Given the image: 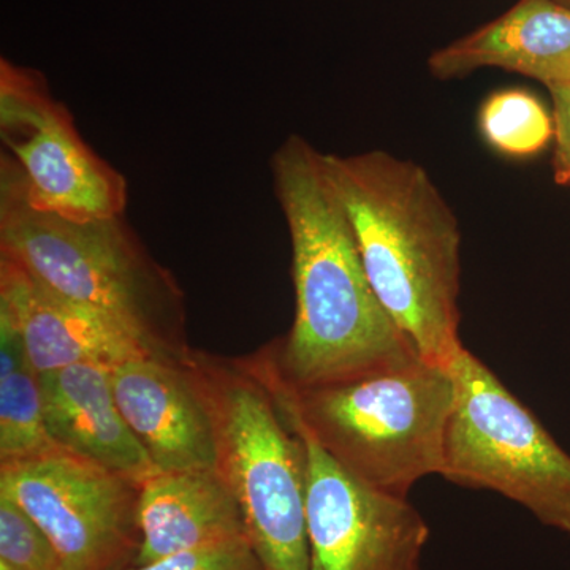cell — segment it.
<instances>
[{
  "label": "cell",
  "instance_id": "6da1fadb",
  "mask_svg": "<svg viewBox=\"0 0 570 570\" xmlns=\"http://www.w3.org/2000/svg\"><path fill=\"white\" fill-rule=\"evenodd\" d=\"M269 167L291 235L295 288L294 324L261 348L277 377L291 387H321L420 362L367 277L324 153L291 135Z\"/></svg>",
  "mask_w": 570,
  "mask_h": 570
},
{
  "label": "cell",
  "instance_id": "7a4b0ae2",
  "mask_svg": "<svg viewBox=\"0 0 570 570\" xmlns=\"http://www.w3.org/2000/svg\"><path fill=\"white\" fill-rule=\"evenodd\" d=\"M324 160L379 299L420 358L449 370L464 347L459 217L414 160L381 149Z\"/></svg>",
  "mask_w": 570,
  "mask_h": 570
},
{
  "label": "cell",
  "instance_id": "3957f363",
  "mask_svg": "<svg viewBox=\"0 0 570 570\" xmlns=\"http://www.w3.org/2000/svg\"><path fill=\"white\" fill-rule=\"evenodd\" d=\"M0 255L121 328L149 355L184 362L186 296L122 216L70 220L29 204L20 167L0 156Z\"/></svg>",
  "mask_w": 570,
  "mask_h": 570
},
{
  "label": "cell",
  "instance_id": "277c9868",
  "mask_svg": "<svg viewBox=\"0 0 570 570\" xmlns=\"http://www.w3.org/2000/svg\"><path fill=\"white\" fill-rule=\"evenodd\" d=\"M288 420L344 471L373 489L407 498L441 475L455 382L448 367L420 362L358 381L291 387L262 351L245 356Z\"/></svg>",
  "mask_w": 570,
  "mask_h": 570
},
{
  "label": "cell",
  "instance_id": "5b68a950",
  "mask_svg": "<svg viewBox=\"0 0 570 570\" xmlns=\"http://www.w3.org/2000/svg\"><path fill=\"white\" fill-rule=\"evenodd\" d=\"M213 420L217 471L265 570H311L302 439L245 356L193 348L184 360Z\"/></svg>",
  "mask_w": 570,
  "mask_h": 570
},
{
  "label": "cell",
  "instance_id": "8992f818",
  "mask_svg": "<svg viewBox=\"0 0 570 570\" xmlns=\"http://www.w3.org/2000/svg\"><path fill=\"white\" fill-rule=\"evenodd\" d=\"M449 371L455 404L441 478L494 491L570 538L569 453L469 348H461Z\"/></svg>",
  "mask_w": 570,
  "mask_h": 570
},
{
  "label": "cell",
  "instance_id": "52a82bcc",
  "mask_svg": "<svg viewBox=\"0 0 570 570\" xmlns=\"http://www.w3.org/2000/svg\"><path fill=\"white\" fill-rule=\"evenodd\" d=\"M140 480L56 448L0 463V494L21 505L67 570H127L141 546Z\"/></svg>",
  "mask_w": 570,
  "mask_h": 570
},
{
  "label": "cell",
  "instance_id": "ba28073f",
  "mask_svg": "<svg viewBox=\"0 0 570 570\" xmlns=\"http://www.w3.org/2000/svg\"><path fill=\"white\" fill-rule=\"evenodd\" d=\"M0 132L29 204L70 220L122 216L126 178L81 134L40 71L0 61Z\"/></svg>",
  "mask_w": 570,
  "mask_h": 570
},
{
  "label": "cell",
  "instance_id": "9c48e42d",
  "mask_svg": "<svg viewBox=\"0 0 570 570\" xmlns=\"http://www.w3.org/2000/svg\"><path fill=\"white\" fill-rule=\"evenodd\" d=\"M287 422L305 448L309 569L420 570L431 534L422 513L407 498L360 482Z\"/></svg>",
  "mask_w": 570,
  "mask_h": 570
},
{
  "label": "cell",
  "instance_id": "30bf717a",
  "mask_svg": "<svg viewBox=\"0 0 570 570\" xmlns=\"http://www.w3.org/2000/svg\"><path fill=\"white\" fill-rule=\"evenodd\" d=\"M121 414L159 472L217 469L216 436L184 362L138 355L110 366Z\"/></svg>",
  "mask_w": 570,
  "mask_h": 570
},
{
  "label": "cell",
  "instance_id": "8fae6325",
  "mask_svg": "<svg viewBox=\"0 0 570 570\" xmlns=\"http://www.w3.org/2000/svg\"><path fill=\"white\" fill-rule=\"evenodd\" d=\"M0 318L17 330L39 374L149 355L110 321L55 294L6 255H0Z\"/></svg>",
  "mask_w": 570,
  "mask_h": 570
},
{
  "label": "cell",
  "instance_id": "7c38bea8",
  "mask_svg": "<svg viewBox=\"0 0 570 570\" xmlns=\"http://www.w3.org/2000/svg\"><path fill=\"white\" fill-rule=\"evenodd\" d=\"M439 81L499 69L551 86L570 82V7L557 0H519L501 17L431 52Z\"/></svg>",
  "mask_w": 570,
  "mask_h": 570
},
{
  "label": "cell",
  "instance_id": "4fadbf2b",
  "mask_svg": "<svg viewBox=\"0 0 570 570\" xmlns=\"http://www.w3.org/2000/svg\"><path fill=\"white\" fill-rule=\"evenodd\" d=\"M40 387L48 434L59 449L140 482L156 472L116 403L110 366L50 371L40 374Z\"/></svg>",
  "mask_w": 570,
  "mask_h": 570
},
{
  "label": "cell",
  "instance_id": "5bb4252c",
  "mask_svg": "<svg viewBox=\"0 0 570 570\" xmlns=\"http://www.w3.org/2000/svg\"><path fill=\"white\" fill-rule=\"evenodd\" d=\"M141 546L134 566L247 538L238 499L217 469L156 471L141 482Z\"/></svg>",
  "mask_w": 570,
  "mask_h": 570
},
{
  "label": "cell",
  "instance_id": "9a60e30c",
  "mask_svg": "<svg viewBox=\"0 0 570 570\" xmlns=\"http://www.w3.org/2000/svg\"><path fill=\"white\" fill-rule=\"evenodd\" d=\"M56 448L45 423L40 374L17 330L0 318V463Z\"/></svg>",
  "mask_w": 570,
  "mask_h": 570
},
{
  "label": "cell",
  "instance_id": "2e32d148",
  "mask_svg": "<svg viewBox=\"0 0 570 570\" xmlns=\"http://www.w3.org/2000/svg\"><path fill=\"white\" fill-rule=\"evenodd\" d=\"M478 132L487 148L502 159L527 163L553 145V112L524 88L489 94L478 110Z\"/></svg>",
  "mask_w": 570,
  "mask_h": 570
},
{
  "label": "cell",
  "instance_id": "e0dca14e",
  "mask_svg": "<svg viewBox=\"0 0 570 570\" xmlns=\"http://www.w3.org/2000/svg\"><path fill=\"white\" fill-rule=\"evenodd\" d=\"M0 562L14 570H67L39 523L6 494H0Z\"/></svg>",
  "mask_w": 570,
  "mask_h": 570
},
{
  "label": "cell",
  "instance_id": "ac0fdd59",
  "mask_svg": "<svg viewBox=\"0 0 570 570\" xmlns=\"http://www.w3.org/2000/svg\"><path fill=\"white\" fill-rule=\"evenodd\" d=\"M127 570H265L249 539H236L216 546L181 551L164 560Z\"/></svg>",
  "mask_w": 570,
  "mask_h": 570
},
{
  "label": "cell",
  "instance_id": "d6986e66",
  "mask_svg": "<svg viewBox=\"0 0 570 570\" xmlns=\"http://www.w3.org/2000/svg\"><path fill=\"white\" fill-rule=\"evenodd\" d=\"M551 112L554 121L553 179L558 186L570 187V82L551 86Z\"/></svg>",
  "mask_w": 570,
  "mask_h": 570
},
{
  "label": "cell",
  "instance_id": "ffe728a7",
  "mask_svg": "<svg viewBox=\"0 0 570 570\" xmlns=\"http://www.w3.org/2000/svg\"><path fill=\"white\" fill-rule=\"evenodd\" d=\"M0 570H14L11 569L10 566L3 564V562H0Z\"/></svg>",
  "mask_w": 570,
  "mask_h": 570
},
{
  "label": "cell",
  "instance_id": "44dd1931",
  "mask_svg": "<svg viewBox=\"0 0 570 570\" xmlns=\"http://www.w3.org/2000/svg\"><path fill=\"white\" fill-rule=\"evenodd\" d=\"M557 2L562 3V6L570 7V0H557Z\"/></svg>",
  "mask_w": 570,
  "mask_h": 570
}]
</instances>
